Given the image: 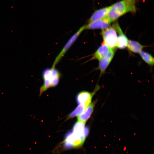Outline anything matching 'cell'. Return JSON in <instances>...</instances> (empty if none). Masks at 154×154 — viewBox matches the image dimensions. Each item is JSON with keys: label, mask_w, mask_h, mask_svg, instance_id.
Masks as SVG:
<instances>
[{"label": "cell", "mask_w": 154, "mask_h": 154, "mask_svg": "<svg viewBox=\"0 0 154 154\" xmlns=\"http://www.w3.org/2000/svg\"><path fill=\"white\" fill-rule=\"evenodd\" d=\"M89 129L88 127L81 122L75 123L72 130L65 135L62 143L65 149L78 148L82 147L88 136Z\"/></svg>", "instance_id": "obj_1"}, {"label": "cell", "mask_w": 154, "mask_h": 154, "mask_svg": "<svg viewBox=\"0 0 154 154\" xmlns=\"http://www.w3.org/2000/svg\"><path fill=\"white\" fill-rule=\"evenodd\" d=\"M137 2V0H122L116 2L111 6L106 17L111 23L127 13H135Z\"/></svg>", "instance_id": "obj_2"}, {"label": "cell", "mask_w": 154, "mask_h": 154, "mask_svg": "<svg viewBox=\"0 0 154 154\" xmlns=\"http://www.w3.org/2000/svg\"><path fill=\"white\" fill-rule=\"evenodd\" d=\"M42 76L44 83L40 89V95L49 88L55 86L58 84L60 74L55 68L52 67L45 69L42 72Z\"/></svg>", "instance_id": "obj_3"}, {"label": "cell", "mask_w": 154, "mask_h": 154, "mask_svg": "<svg viewBox=\"0 0 154 154\" xmlns=\"http://www.w3.org/2000/svg\"><path fill=\"white\" fill-rule=\"evenodd\" d=\"M102 35L104 42L110 48L113 49L116 46L117 36L116 31L114 27L102 29Z\"/></svg>", "instance_id": "obj_4"}, {"label": "cell", "mask_w": 154, "mask_h": 154, "mask_svg": "<svg viewBox=\"0 0 154 154\" xmlns=\"http://www.w3.org/2000/svg\"><path fill=\"white\" fill-rule=\"evenodd\" d=\"M84 25L83 26L75 33L70 38L62 49L56 56L54 60L52 67L55 68L56 65L60 61L65 54L71 47L73 43L77 39L78 36L84 30Z\"/></svg>", "instance_id": "obj_5"}, {"label": "cell", "mask_w": 154, "mask_h": 154, "mask_svg": "<svg viewBox=\"0 0 154 154\" xmlns=\"http://www.w3.org/2000/svg\"><path fill=\"white\" fill-rule=\"evenodd\" d=\"M110 23L106 16L102 19L89 23L87 25H84V29H102V30L108 28Z\"/></svg>", "instance_id": "obj_6"}, {"label": "cell", "mask_w": 154, "mask_h": 154, "mask_svg": "<svg viewBox=\"0 0 154 154\" xmlns=\"http://www.w3.org/2000/svg\"><path fill=\"white\" fill-rule=\"evenodd\" d=\"M114 27L119 34L117 37L116 46L121 49L125 48L127 46L128 40L123 33L118 23L115 24Z\"/></svg>", "instance_id": "obj_7"}, {"label": "cell", "mask_w": 154, "mask_h": 154, "mask_svg": "<svg viewBox=\"0 0 154 154\" xmlns=\"http://www.w3.org/2000/svg\"><path fill=\"white\" fill-rule=\"evenodd\" d=\"M93 95V94L88 92H81L76 96V102L78 104H84L88 106L91 103Z\"/></svg>", "instance_id": "obj_8"}, {"label": "cell", "mask_w": 154, "mask_h": 154, "mask_svg": "<svg viewBox=\"0 0 154 154\" xmlns=\"http://www.w3.org/2000/svg\"><path fill=\"white\" fill-rule=\"evenodd\" d=\"M115 53L113 49L110 48L106 56L100 60L99 68L102 73L104 72L113 58Z\"/></svg>", "instance_id": "obj_9"}, {"label": "cell", "mask_w": 154, "mask_h": 154, "mask_svg": "<svg viewBox=\"0 0 154 154\" xmlns=\"http://www.w3.org/2000/svg\"><path fill=\"white\" fill-rule=\"evenodd\" d=\"M110 7V6L96 10L93 13L88 21L89 23L104 18L108 15Z\"/></svg>", "instance_id": "obj_10"}, {"label": "cell", "mask_w": 154, "mask_h": 154, "mask_svg": "<svg viewBox=\"0 0 154 154\" xmlns=\"http://www.w3.org/2000/svg\"><path fill=\"white\" fill-rule=\"evenodd\" d=\"M110 48L104 42L94 54L92 59L100 60L104 58L109 52Z\"/></svg>", "instance_id": "obj_11"}, {"label": "cell", "mask_w": 154, "mask_h": 154, "mask_svg": "<svg viewBox=\"0 0 154 154\" xmlns=\"http://www.w3.org/2000/svg\"><path fill=\"white\" fill-rule=\"evenodd\" d=\"M95 103V101L90 103L83 112L78 116L77 117L78 121L86 122L93 112Z\"/></svg>", "instance_id": "obj_12"}, {"label": "cell", "mask_w": 154, "mask_h": 154, "mask_svg": "<svg viewBox=\"0 0 154 154\" xmlns=\"http://www.w3.org/2000/svg\"><path fill=\"white\" fill-rule=\"evenodd\" d=\"M127 46L130 51L136 53L140 52L144 47L139 42L131 40H128Z\"/></svg>", "instance_id": "obj_13"}, {"label": "cell", "mask_w": 154, "mask_h": 154, "mask_svg": "<svg viewBox=\"0 0 154 154\" xmlns=\"http://www.w3.org/2000/svg\"><path fill=\"white\" fill-rule=\"evenodd\" d=\"M87 106L84 104H80L68 116L67 118L70 119L80 115L85 110Z\"/></svg>", "instance_id": "obj_14"}, {"label": "cell", "mask_w": 154, "mask_h": 154, "mask_svg": "<svg viewBox=\"0 0 154 154\" xmlns=\"http://www.w3.org/2000/svg\"><path fill=\"white\" fill-rule=\"evenodd\" d=\"M139 54L142 59L147 64L150 65L154 64V58L149 53L144 51H141Z\"/></svg>", "instance_id": "obj_15"}]
</instances>
